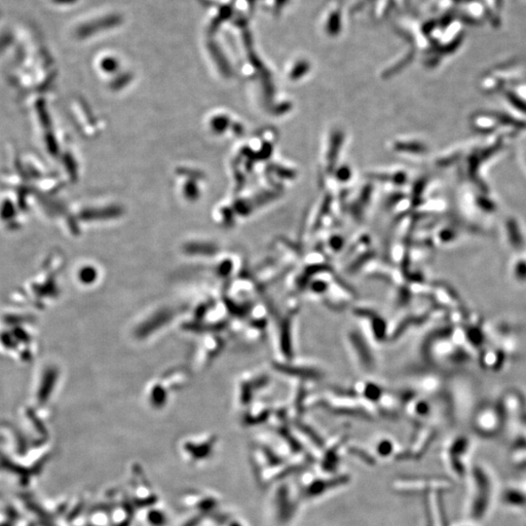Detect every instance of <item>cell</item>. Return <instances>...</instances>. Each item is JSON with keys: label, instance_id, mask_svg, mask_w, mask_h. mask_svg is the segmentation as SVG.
Returning a JSON list of instances; mask_svg holds the SVG:
<instances>
[{"label": "cell", "instance_id": "1", "mask_svg": "<svg viewBox=\"0 0 526 526\" xmlns=\"http://www.w3.org/2000/svg\"><path fill=\"white\" fill-rule=\"evenodd\" d=\"M458 526H474V525H472V524H467V523H465V524H461V525H458Z\"/></svg>", "mask_w": 526, "mask_h": 526}]
</instances>
